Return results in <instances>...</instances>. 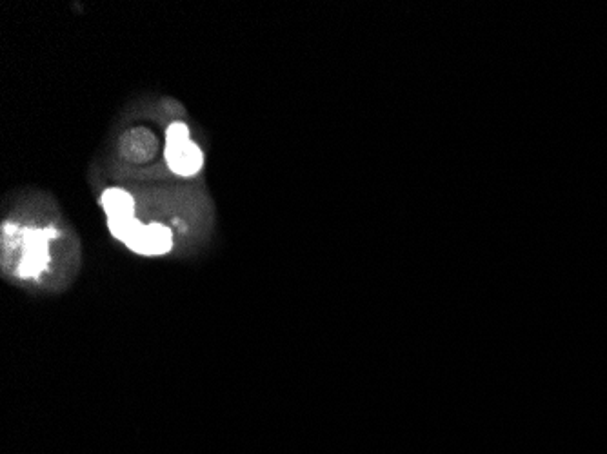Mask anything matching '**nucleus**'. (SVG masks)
<instances>
[{
    "label": "nucleus",
    "mask_w": 607,
    "mask_h": 454,
    "mask_svg": "<svg viewBox=\"0 0 607 454\" xmlns=\"http://www.w3.org/2000/svg\"><path fill=\"white\" fill-rule=\"evenodd\" d=\"M10 227V235L4 233V238H11V253H19L17 258L6 266L19 280L39 282L50 271L51 255L50 242L59 237L55 229H24L19 231L15 226Z\"/></svg>",
    "instance_id": "nucleus-1"
},
{
    "label": "nucleus",
    "mask_w": 607,
    "mask_h": 454,
    "mask_svg": "<svg viewBox=\"0 0 607 454\" xmlns=\"http://www.w3.org/2000/svg\"><path fill=\"white\" fill-rule=\"evenodd\" d=\"M166 160L173 173L180 177H191L199 173L204 157L197 144L190 140V129L186 124H171L166 131Z\"/></svg>",
    "instance_id": "nucleus-2"
},
{
    "label": "nucleus",
    "mask_w": 607,
    "mask_h": 454,
    "mask_svg": "<svg viewBox=\"0 0 607 454\" xmlns=\"http://www.w3.org/2000/svg\"><path fill=\"white\" fill-rule=\"evenodd\" d=\"M126 246L139 255L159 257V255L170 253L171 247H173V235H171L170 229L162 224H148V226L142 224L131 235Z\"/></svg>",
    "instance_id": "nucleus-3"
},
{
    "label": "nucleus",
    "mask_w": 607,
    "mask_h": 454,
    "mask_svg": "<svg viewBox=\"0 0 607 454\" xmlns=\"http://www.w3.org/2000/svg\"><path fill=\"white\" fill-rule=\"evenodd\" d=\"M102 206L104 211L110 220H117V218H131L133 217V198H131L128 191L124 189H106L104 195H102Z\"/></svg>",
    "instance_id": "nucleus-4"
},
{
    "label": "nucleus",
    "mask_w": 607,
    "mask_h": 454,
    "mask_svg": "<svg viewBox=\"0 0 607 454\" xmlns=\"http://www.w3.org/2000/svg\"><path fill=\"white\" fill-rule=\"evenodd\" d=\"M108 226H110V231L113 233V237L119 238L120 242H128L130 240L131 235L139 229L142 224H140L139 220L135 217L131 218H117V220H110L108 222Z\"/></svg>",
    "instance_id": "nucleus-5"
}]
</instances>
